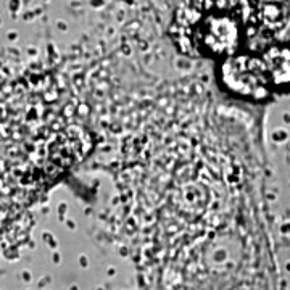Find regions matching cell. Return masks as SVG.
I'll return each mask as SVG.
<instances>
[{
  "mask_svg": "<svg viewBox=\"0 0 290 290\" xmlns=\"http://www.w3.org/2000/svg\"><path fill=\"white\" fill-rule=\"evenodd\" d=\"M264 64L256 58L240 57L232 58L224 64V71H227V79L232 82L231 86L235 87L242 94H253V92L263 86L264 81Z\"/></svg>",
  "mask_w": 290,
  "mask_h": 290,
  "instance_id": "obj_1",
  "label": "cell"
}]
</instances>
